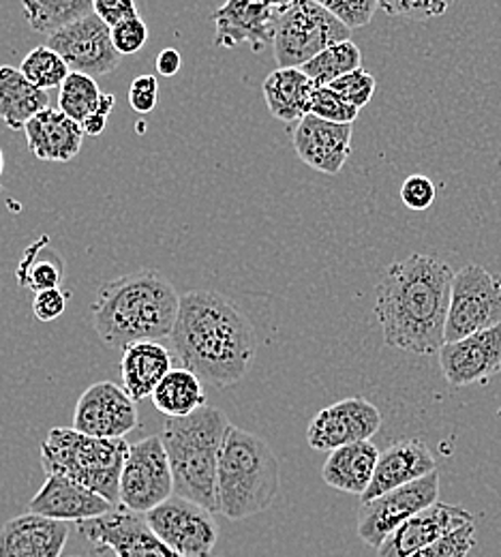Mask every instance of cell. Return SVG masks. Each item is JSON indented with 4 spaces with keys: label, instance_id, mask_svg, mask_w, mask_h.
I'll return each mask as SVG.
<instances>
[{
    "label": "cell",
    "instance_id": "83f0119b",
    "mask_svg": "<svg viewBox=\"0 0 501 557\" xmlns=\"http://www.w3.org/2000/svg\"><path fill=\"white\" fill-rule=\"evenodd\" d=\"M154 408L167 418L191 417L206 406L202 380L189 369H172L152 393Z\"/></svg>",
    "mask_w": 501,
    "mask_h": 557
},
{
    "label": "cell",
    "instance_id": "d590c367",
    "mask_svg": "<svg viewBox=\"0 0 501 557\" xmlns=\"http://www.w3.org/2000/svg\"><path fill=\"white\" fill-rule=\"evenodd\" d=\"M476 547V525H463L410 557H467Z\"/></svg>",
    "mask_w": 501,
    "mask_h": 557
},
{
    "label": "cell",
    "instance_id": "bcb514c9",
    "mask_svg": "<svg viewBox=\"0 0 501 557\" xmlns=\"http://www.w3.org/2000/svg\"><path fill=\"white\" fill-rule=\"evenodd\" d=\"M86 557H121L114 549L105 547V545H90V552Z\"/></svg>",
    "mask_w": 501,
    "mask_h": 557
},
{
    "label": "cell",
    "instance_id": "8992f818",
    "mask_svg": "<svg viewBox=\"0 0 501 557\" xmlns=\"http://www.w3.org/2000/svg\"><path fill=\"white\" fill-rule=\"evenodd\" d=\"M41 466L48 474L67 476L84 487L121 504V476L129 444L118 440L92 437L73 426H54L41 442Z\"/></svg>",
    "mask_w": 501,
    "mask_h": 557
},
{
    "label": "cell",
    "instance_id": "b9f144b4",
    "mask_svg": "<svg viewBox=\"0 0 501 557\" xmlns=\"http://www.w3.org/2000/svg\"><path fill=\"white\" fill-rule=\"evenodd\" d=\"M159 101V82L154 75H140L129 86V106L138 114H150Z\"/></svg>",
    "mask_w": 501,
    "mask_h": 557
},
{
    "label": "cell",
    "instance_id": "60d3db41",
    "mask_svg": "<svg viewBox=\"0 0 501 557\" xmlns=\"http://www.w3.org/2000/svg\"><path fill=\"white\" fill-rule=\"evenodd\" d=\"M70 294H65L61 287L57 289H43L37 292L33 298V313L39 322H54L67 311Z\"/></svg>",
    "mask_w": 501,
    "mask_h": 557
},
{
    "label": "cell",
    "instance_id": "7dc6e473",
    "mask_svg": "<svg viewBox=\"0 0 501 557\" xmlns=\"http://www.w3.org/2000/svg\"><path fill=\"white\" fill-rule=\"evenodd\" d=\"M114 103H116V101H114V97H112V95H105V92H103V95H101V99H99V108H97V112H101L103 116H108V114L112 112Z\"/></svg>",
    "mask_w": 501,
    "mask_h": 557
},
{
    "label": "cell",
    "instance_id": "d6a6232c",
    "mask_svg": "<svg viewBox=\"0 0 501 557\" xmlns=\"http://www.w3.org/2000/svg\"><path fill=\"white\" fill-rule=\"evenodd\" d=\"M20 71L24 73V77L35 84L41 90H50L57 86H63V82L70 77L72 70L67 67V63L63 61V57L59 52H54L50 46H39L33 48L22 65Z\"/></svg>",
    "mask_w": 501,
    "mask_h": 557
},
{
    "label": "cell",
    "instance_id": "ffe728a7",
    "mask_svg": "<svg viewBox=\"0 0 501 557\" xmlns=\"http://www.w3.org/2000/svg\"><path fill=\"white\" fill-rule=\"evenodd\" d=\"M114 508L116 506L103 495L61 474H48L46 483L28 504V512L63 523L90 521L108 515Z\"/></svg>",
    "mask_w": 501,
    "mask_h": 557
},
{
    "label": "cell",
    "instance_id": "7bdbcfd3",
    "mask_svg": "<svg viewBox=\"0 0 501 557\" xmlns=\"http://www.w3.org/2000/svg\"><path fill=\"white\" fill-rule=\"evenodd\" d=\"M95 15L110 28L138 15L136 0H95Z\"/></svg>",
    "mask_w": 501,
    "mask_h": 557
},
{
    "label": "cell",
    "instance_id": "7402d4cb",
    "mask_svg": "<svg viewBox=\"0 0 501 557\" xmlns=\"http://www.w3.org/2000/svg\"><path fill=\"white\" fill-rule=\"evenodd\" d=\"M430 472H437V463L425 442L421 440L394 442L384 453H379L373 481L360 499L362 502L375 499L392 488L405 487L414 481H421L429 476Z\"/></svg>",
    "mask_w": 501,
    "mask_h": 557
},
{
    "label": "cell",
    "instance_id": "e0dca14e",
    "mask_svg": "<svg viewBox=\"0 0 501 557\" xmlns=\"http://www.w3.org/2000/svg\"><path fill=\"white\" fill-rule=\"evenodd\" d=\"M279 11L268 9L260 0H225L215 13V44L218 48L251 46L253 52H264L275 41Z\"/></svg>",
    "mask_w": 501,
    "mask_h": 557
},
{
    "label": "cell",
    "instance_id": "7a4b0ae2",
    "mask_svg": "<svg viewBox=\"0 0 501 557\" xmlns=\"http://www.w3.org/2000/svg\"><path fill=\"white\" fill-rule=\"evenodd\" d=\"M170 342L183 367L216 388L238 384L258 349L249 318L213 289H193L180 296Z\"/></svg>",
    "mask_w": 501,
    "mask_h": 557
},
{
    "label": "cell",
    "instance_id": "1f68e13d",
    "mask_svg": "<svg viewBox=\"0 0 501 557\" xmlns=\"http://www.w3.org/2000/svg\"><path fill=\"white\" fill-rule=\"evenodd\" d=\"M101 95L103 92L99 90L95 77L72 71L61 86L59 110L65 112L75 123H82L86 116L97 112Z\"/></svg>",
    "mask_w": 501,
    "mask_h": 557
},
{
    "label": "cell",
    "instance_id": "f546056e",
    "mask_svg": "<svg viewBox=\"0 0 501 557\" xmlns=\"http://www.w3.org/2000/svg\"><path fill=\"white\" fill-rule=\"evenodd\" d=\"M22 7L28 26L43 35L95 13V0H22Z\"/></svg>",
    "mask_w": 501,
    "mask_h": 557
},
{
    "label": "cell",
    "instance_id": "ac0fdd59",
    "mask_svg": "<svg viewBox=\"0 0 501 557\" xmlns=\"http://www.w3.org/2000/svg\"><path fill=\"white\" fill-rule=\"evenodd\" d=\"M352 125L330 123L320 116L306 114L291 132L296 154L309 168L335 176L339 174L352 154Z\"/></svg>",
    "mask_w": 501,
    "mask_h": 557
},
{
    "label": "cell",
    "instance_id": "30bf717a",
    "mask_svg": "<svg viewBox=\"0 0 501 557\" xmlns=\"http://www.w3.org/2000/svg\"><path fill=\"white\" fill-rule=\"evenodd\" d=\"M152 532L183 557H213L218 530L213 512L196 502L172 495L143 515Z\"/></svg>",
    "mask_w": 501,
    "mask_h": 557
},
{
    "label": "cell",
    "instance_id": "ba28073f",
    "mask_svg": "<svg viewBox=\"0 0 501 557\" xmlns=\"http://www.w3.org/2000/svg\"><path fill=\"white\" fill-rule=\"evenodd\" d=\"M501 324V277L478 264L459 269L452 278L446 344Z\"/></svg>",
    "mask_w": 501,
    "mask_h": 557
},
{
    "label": "cell",
    "instance_id": "cb8c5ba5",
    "mask_svg": "<svg viewBox=\"0 0 501 557\" xmlns=\"http://www.w3.org/2000/svg\"><path fill=\"white\" fill-rule=\"evenodd\" d=\"M377 461H379V450L371 440L354 442L328 455L322 468V479L326 485L337 491L362 497L373 481Z\"/></svg>",
    "mask_w": 501,
    "mask_h": 557
},
{
    "label": "cell",
    "instance_id": "8fae6325",
    "mask_svg": "<svg viewBox=\"0 0 501 557\" xmlns=\"http://www.w3.org/2000/svg\"><path fill=\"white\" fill-rule=\"evenodd\" d=\"M439 497V472L414 481L405 487L392 488L375 499L362 502L359 512L360 541L373 549H379L381 543L410 517L433 506Z\"/></svg>",
    "mask_w": 501,
    "mask_h": 557
},
{
    "label": "cell",
    "instance_id": "277c9868",
    "mask_svg": "<svg viewBox=\"0 0 501 557\" xmlns=\"http://www.w3.org/2000/svg\"><path fill=\"white\" fill-rule=\"evenodd\" d=\"M231 429L225 412L204 406L191 417L167 418L159 433L167 450L174 495L216 510V472L221 450Z\"/></svg>",
    "mask_w": 501,
    "mask_h": 557
},
{
    "label": "cell",
    "instance_id": "5bb4252c",
    "mask_svg": "<svg viewBox=\"0 0 501 557\" xmlns=\"http://www.w3.org/2000/svg\"><path fill=\"white\" fill-rule=\"evenodd\" d=\"M77 532L86 536L90 545H105L121 557H183L152 532L143 515L131 512L125 506L77 523Z\"/></svg>",
    "mask_w": 501,
    "mask_h": 557
},
{
    "label": "cell",
    "instance_id": "74e56055",
    "mask_svg": "<svg viewBox=\"0 0 501 557\" xmlns=\"http://www.w3.org/2000/svg\"><path fill=\"white\" fill-rule=\"evenodd\" d=\"M333 90H337L348 103H352L354 108L362 110L375 95V88H377V82L373 77V73H368L366 70L352 71L339 79H335L330 84Z\"/></svg>",
    "mask_w": 501,
    "mask_h": 557
},
{
    "label": "cell",
    "instance_id": "7c38bea8",
    "mask_svg": "<svg viewBox=\"0 0 501 557\" xmlns=\"http://www.w3.org/2000/svg\"><path fill=\"white\" fill-rule=\"evenodd\" d=\"M48 46L63 57L70 70L101 77L118 70L123 57L112 41V28L95 13L48 35Z\"/></svg>",
    "mask_w": 501,
    "mask_h": 557
},
{
    "label": "cell",
    "instance_id": "52a82bcc",
    "mask_svg": "<svg viewBox=\"0 0 501 557\" xmlns=\"http://www.w3.org/2000/svg\"><path fill=\"white\" fill-rule=\"evenodd\" d=\"M352 30L313 0H296L281 11L275 28V59L279 67L302 70L333 44L348 41Z\"/></svg>",
    "mask_w": 501,
    "mask_h": 557
},
{
    "label": "cell",
    "instance_id": "4316f807",
    "mask_svg": "<svg viewBox=\"0 0 501 557\" xmlns=\"http://www.w3.org/2000/svg\"><path fill=\"white\" fill-rule=\"evenodd\" d=\"M50 108V95L30 84L24 73L15 67H0V121L13 129L24 127L43 110Z\"/></svg>",
    "mask_w": 501,
    "mask_h": 557
},
{
    "label": "cell",
    "instance_id": "f6af8a7d",
    "mask_svg": "<svg viewBox=\"0 0 501 557\" xmlns=\"http://www.w3.org/2000/svg\"><path fill=\"white\" fill-rule=\"evenodd\" d=\"M105 123H108V116H103L101 112H92L90 116H86L79 127L84 132V136H101L105 132Z\"/></svg>",
    "mask_w": 501,
    "mask_h": 557
},
{
    "label": "cell",
    "instance_id": "681fc988",
    "mask_svg": "<svg viewBox=\"0 0 501 557\" xmlns=\"http://www.w3.org/2000/svg\"><path fill=\"white\" fill-rule=\"evenodd\" d=\"M2 170H4V154H2V150H0V176H2Z\"/></svg>",
    "mask_w": 501,
    "mask_h": 557
},
{
    "label": "cell",
    "instance_id": "836d02e7",
    "mask_svg": "<svg viewBox=\"0 0 501 557\" xmlns=\"http://www.w3.org/2000/svg\"><path fill=\"white\" fill-rule=\"evenodd\" d=\"M359 108L348 103L337 90L330 86H315L309 103V114L320 116L330 123H341V125H354L359 119Z\"/></svg>",
    "mask_w": 501,
    "mask_h": 557
},
{
    "label": "cell",
    "instance_id": "44dd1931",
    "mask_svg": "<svg viewBox=\"0 0 501 557\" xmlns=\"http://www.w3.org/2000/svg\"><path fill=\"white\" fill-rule=\"evenodd\" d=\"M67 539L70 523L26 512L0 528V557H63Z\"/></svg>",
    "mask_w": 501,
    "mask_h": 557
},
{
    "label": "cell",
    "instance_id": "d6986e66",
    "mask_svg": "<svg viewBox=\"0 0 501 557\" xmlns=\"http://www.w3.org/2000/svg\"><path fill=\"white\" fill-rule=\"evenodd\" d=\"M474 523V515L463 506L435 502L401 523L377 549V557H410L439 541L441 536Z\"/></svg>",
    "mask_w": 501,
    "mask_h": 557
},
{
    "label": "cell",
    "instance_id": "ee69618b",
    "mask_svg": "<svg viewBox=\"0 0 501 557\" xmlns=\"http://www.w3.org/2000/svg\"><path fill=\"white\" fill-rule=\"evenodd\" d=\"M154 65H156V73H159V75H163V77H174V75L180 71L183 57H180L178 50L165 48V50H161V54L156 57Z\"/></svg>",
    "mask_w": 501,
    "mask_h": 557
},
{
    "label": "cell",
    "instance_id": "4dcf8cb0",
    "mask_svg": "<svg viewBox=\"0 0 501 557\" xmlns=\"http://www.w3.org/2000/svg\"><path fill=\"white\" fill-rule=\"evenodd\" d=\"M362 65V52L359 46L348 39L333 44L324 52H320L313 61H309L302 71L317 84V86H330L335 79L360 70Z\"/></svg>",
    "mask_w": 501,
    "mask_h": 557
},
{
    "label": "cell",
    "instance_id": "c3c4849f",
    "mask_svg": "<svg viewBox=\"0 0 501 557\" xmlns=\"http://www.w3.org/2000/svg\"><path fill=\"white\" fill-rule=\"evenodd\" d=\"M262 4H266L268 9H273V11H286V9H289L296 0H260Z\"/></svg>",
    "mask_w": 501,
    "mask_h": 557
},
{
    "label": "cell",
    "instance_id": "d4e9b609",
    "mask_svg": "<svg viewBox=\"0 0 501 557\" xmlns=\"http://www.w3.org/2000/svg\"><path fill=\"white\" fill-rule=\"evenodd\" d=\"M170 371L172 354L159 342H140L123 349V388L134 397V401H143L152 397V393Z\"/></svg>",
    "mask_w": 501,
    "mask_h": 557
},
{
    "label": "cell",
    "instance_id": "f1b7e54d",
    "mask_svg": "<svg viewBox=\"0 0 501 557\" xmlns=\"http://www.w3.org/2000/svg\"><path fill=\"white\" fill-rule=\"evenodd\" d=\"M63 277H65V264L61 256L52 249L48 236H41L37 243L26 247L15 269L17 283L35 294L43 289L61 287Z\"/></svg>",
    "mask_w": 501,
    "mask_h": 557
},
{
    "label": "cell",
    "instance_id": "484cf974",
    "mask_svg": "<svg viewBox=\"0 0 501 557\" xmlns=\"http://www.w3.org/2000/svg\"><path fill=\"white\" fill-rule=\"evenodd\" d=\"M315 82L298 67H279L264 79L262 92L268 112L281 123H298L309 114Z\"/></svg>",
    "mask_w": 501,
    "mask_h": 557
},
{
    "label": "cell",
    "instance_id": "5b68a950",
    "mask_svg": "<svg viewBox=\"0 0 501 557\" xmlns=\"http://www.w3.org/2000/svg\"><path fill=\"white\" fill-rule=\"evenodd\" d=\"M279 488L281 468L271 444L231 424L218 459L216 510L229 521L249 519L268 510Z\"/></svg>",
    "mask_w": 501,
    "mask_h": 557
},
{
    "label": "cell",
    "instance_id": "3957f363",
    "mask_svg": "<svg viewBox=\"0 0 501 557\" xmlns=\"http://www.w3.org/2000/svg\"><path fill=\"white\" fill-rule=\"evenodd\" d=\"M180 309L174 285L156 271H136L97 289L90 307L99 339L114 349L170 339Z\"/></svg>",
    "mask_w": 501,
    "mask_h": 557
},
{
    "label": "cell",
    "instance_id": "ab89813d",
    "mask_svg": "<svg viewBox=\"0 0 501 557\" xmlns=\"http://www.w3.org/2000/svg\"><path fill=\"white\" fill-rule=\"evenodd\" d=\"M435 196H437V189H435L433 181L429 176H423V174H412L401 185L403 205L410 210H416V212L430 209L433 202H435Z\"/></svg>",
    "mask_w": 501,
    "mask_h": 557
},
{
    "label": "cell",
    "instance_id": "603a6c76",
    "mask_svg": "<svg viewBox=\"0 0 501 557\" xmlns=\"http://www.w3.org/2000/svg\"><path fill=\"white\" fill-rule=\"evenodd\" d=\"M28 150L48 163H70L82 148L84 132L65 112L48 108L39 112L26 127Z\"/></svg>",
    "mask_w": 501,
    "mask_h": 557
},
{
    "label": "cell",
    "instance_id": "9a60e30c",
    "mask_svg": "<svg viewBox=\"0 0 501 557\" xmlns=\"http://www.w3.org/2000/svg\"><path fill=\"white\" fill-rule=\"evenodd\" d=\"M381 426V412L362 397L337 401L317 412L306 429V442L315 450H337L341 446L366 442Z\"/></svg>",
    "mask_w": 501,
    "mask_h": 557
},
{
    "label": "cell",
    "instance_id": "e575fe53",
    "mask_svg": "<svg viewBox=\"0 0 501 557\" xmlns=\"http://www.w3.org/2000/svg\"><path fill=\"white\" fill-rule=\"evenodd\" d=\"M454 2L456 0H379V9L392 17L427 22L443 15Z\"/></svg>",
    "mask_w": 501,
    "mask_h": 557
},
{
    "label": "cell",
    "instance_id": "8d00e7d4",
    "mask_svg": "<svg viewBox=\"0 0 501 557\" xmlns=\"http://www.w3.org/2000/svg\"><path fill=\"white\" fill-rule=\"evenodd\" d=\"M313 2L330 11L350 30L371 24L375 11L379 9V0H313Z\"/></svg>",
    "mask_w": 501,
    "mask_h": 557
},
{
    "label": "cell",
    "instance_id": "6da1fadb",
    "mask_svg": "<svg viewBox=\"0 0 501 557\" xmlns=\"http://www.w3.org/2000/svg\"><path fill=\"white\" fill-rule=\"evenodd\" d=\"M452 278V267L427 253L392 262L375 285L373 311L384 344L416 356L443 348Z\"/></svg>",
    "mask_w": 501,
    "mask_h": 557
},
{
    "label": "cell",
    "instance_id": "f907efd6",
    "mask_svg": "<svg viewBox=\"0 0 501 557\" xmlns=\"http://www.w3.org/2000/svg\"><path fill=\"white\" fill-rule=\"evenodd\" d=\"M67 557H79V556H67Z\"/></svg>",
    "mask_w": 501,
    "mask_h": 557
},
{
    "label": "cell",
    "instance_id": "9c48e42d",
    "mask_svg": "<svg viewBox=\"0 0 501 557\" xmlns=\"http://www.w3.org/2000/svg\"><path fill=\"white\" fill-rule=\"evenodd\" d=\"M172 495L174 476L161 435H148L131 444L121 476V506L146 515Z\"/></svg>",
    "mask_w": 501,
    "mask_h": 557
},
{
    "label": "cell",
    "instance_id": "2e32d148",
    "mask_svg": "<svg viewBox=\"0 0 501 557\" xmlns=\"http://www.w3.org/2000/svg\"><path fill=\"white\" fill-rule=\"evenodd\" d=\"M439 367L450 386L485 384L501 371V324L465 339L443 344Z\"/></svg>",
    "mask_w": 501,
    "mask_h": 557
},
{
    "label": "cell",
    "instance_id": "4fadbf2b",
    "mask_svg": "<svg viewBox=\"0 0 501 557\" xmlns=\"http://www.w3.org/2000/svg\"><path fill=\"white\" fill-rule=\"evenodd\" d=\"M138 401L114 382L88 386L73 410V429L92 437L118 440L138 429Z\"/></svg>",
    "mask_w": 501,
    "mask_h": 557
},
{
    "label": "cell",
    "instance_id": "f35d334b",
    "mask_svg": "<svg viewBox=\"0 0 501 557\" xmlns=\"http://www.w3.org/2000/svg\"><path fill=\"white\" fill-rule=\"evenodd\" d=\"M112 41L121 57H129L140 52L148 41V26L140 15L118 24L112 28Z\"/></svg>",
    "mask_w": 501,
    "mask_h": 557
}]
</instances>
